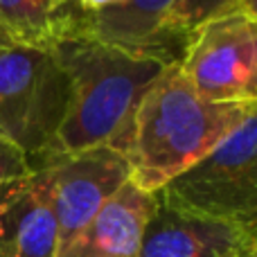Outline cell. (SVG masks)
<instances>
[{"instance_id":"obj_3","label":"cell","mask_w":257,"mask_h":257,"mask_svg":"<svg viewBox=\"0 0 257 257\" xmlns=\"http://www.w3.org/2000/svg\"><path fill=\"white\" fill-rule=\"evenodd\" d=\"M70 104V81L52 45L0 39V140L32 160L52 147Z\"/></svg>"},{"instance_id":"obj_4","label":"cell","mask_w":257,"mask_h":257,"mask_svg":"<svg viewBox=\"0 0 257 257\" xmlns=\"http://www.w3.org/2000/svg\"><path fill=\"white\" fill-rule=\"evenodd\" d=\"M156 194L172 208L257 230V111Z\"/></svg>"},{"instance_id":"obj_14","label":"cell","mask_w":257,"mask_h":257,"mask_svg":"<svg viewBox=\"0 0 257 257\" xmlns=\"http://www.w3.org/2000/svg\"><path fill=\"white\" fill-rule=\"evenodd\" d=\"M124 0H72L70 5L66 7L61 18V25H59V34H61L63 25H66L70 18H81V16H93L97 12H104L108 7H115V5H122ZM57 34V36H59Z\"/></svg>"},{"instance_id":"obj_9","label":"cell","mask_w":257,"mask_h":257,"mask_svg":"<svg viewBox=\"0 0 257 257\" xmlns=\"http://www.w3.org/2000/svg\"><path fill=\"white\" fill-rule=\"evenodd\" d=\"M174 3L176 0H124L122 5L93 16L70 18L59 36L84 34L126 52L147 54L165 63H178L183 59V50L169 43L163 34L165 16Z\"/></svg>"},{"instance_id":"obj_1","label":"cell","mask_w":257,"mask_h":257,"mask_svg":"<svg viewBox=\"0 0 257 257\" xmlns=\"http://www.w3.org/2000/svg\"><path fill=\"white\" fill-rule=\"evenodd\" d=\"M255 104L208 102L183 79L178 63L156 79L140 99L117 149L131 167V181L158 192L226 140Z\"/></svg>"},{"instance_id":"obj_5","label":"cell","mask_w":257,"mask_h":257,"mask_svg":"<svg viewBox=\"0 0 257 257\" xmlns=\"http://www.w3.org/2000/svg\"><path fill=\"white\" fill-rule=\"evenodd\" d=\"M178 70L208 102L257 104V12L228 14L199 27Z\"/></svg>"},{"instance_id":"obj_13","label":"cell","mask_w":257,"mask_h":257,"mask_svg":"<svg viewBox=\"0 0 257 257\" xmlns=\"http://www.w3.org/2000/svg\"><path fill=\"white\" fill-rule=\"evenodd\" d=\"M27 172H32L30 158L16 145H12L7 140H0V190L7 183L25 176Z\"/></svg>"},{"instance_id":"obj_12","label":"cell","mask_w":257,"mask_h":257,"mask_svg":"<svg viewBox=\"0 0 257 257\" xmlns=\"http://www.w3.org/2000/svg\"><path fill=\"white\" fill-rule=\"evenodd\" d=\"M237 12H255V0H176L165 16L163 34L185 52L187 41L199 27Z\"/></svg>"},{"instance_id":"obj_15","label":"cell","mask_w":257,"mask_h":257,"mask_svg":"<svg viewBox=\"0 0 257 257\" xmlns=\"http://www.w3.org/2000/svg\"><path fill=\"white\" fill-rule=\"evenodd\" d=\"M0 39H14V36H12V34H9V32H7V30H5V27H3V25H0Z\"/></svg>"},{"instance_id":"obj_2","label":"cell","mask_w":257,"mask_h":257,"mask_svg":"<svg viewBox=\"0 0 257 257\" xmlns=\"http://www.w3.org/2000/svg\"><path fill=\"white\" fill-rule=\"evenodd\" d=\"M52 50L70 81V104L45 156L75 154L99 145L115 147L140 99L172 66L84 34L59 36L52 41Z\"/></svg>"},{"instance_id":"obj_7","label":"cell","mask_w":257,"mask_h":257,"mask_svg":"<svg viewBox=\"0 0 257 257\" xmlns=\"http://www.w3.org/2000/svg\"><path fill=\"white\" fill-rule=\"evenodd\" d=\"M138 257H257V230L172 208L156 194Z\"/></svg>"},{"instance_id":"obj_10","label":"cell","mask_w":257,"mask_h":257,"mask_svg":"<svg viewBox=\"0 0 257 257\" xmlns=\"http://www.w3.org/2000/svg\"><path fill=\"white\" fill-rule=\"evenodd\" d=\"M154 208L156 192L126 181L59 257H138L142 230Z\"/></svg>"},{"instance_id":"obj_8","label":"cell","mask_w":257,"mask_h":257,"mask_svg":"<svg viewBox=\"0 0 257 257\" xmlns=\"http://www.w3.org/2000/svg\"><path fill=\"white\" fill-rule=\"evenodd\" d=\"M0 257H59L48 176L32 167L0 190Z\"/></svg>"},{"instance_id":"obj_11","label":"cell","mask_w":257,"mask_h":257,"mask_svg":"<svg viewBox=\"0 0 257 257\" xmlns=\"http://www.w3.org/2000/svg\"><path fill=\"white\" fill-rule=\"evenodd\" d=\"M72 0H0V25L16 41L52 45Z\"/></svg>"},{"instance_id":"obj_6","label":"cell","mask_w":257,"mask_h":257,"mask_svg":"<svg viewBox=\"0 0 257 257\" xmlns=\"http://www.w3.org/2000/svg\"><path fill=\"white\" fill-rule=\"evenodd\" d=\"M48 176L59 226V255L88 228L117 190L131 181V167L117 147L99 145L75 154H54L32 163Z\"/></svg>"}]
</instances>
